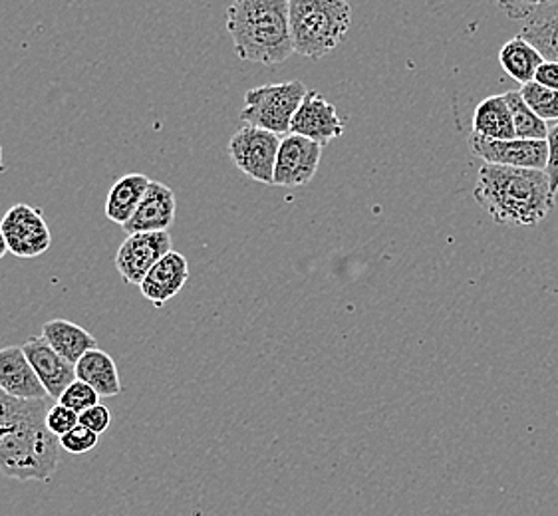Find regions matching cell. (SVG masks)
Listing matches in <instances>:
<instances>
[{"mask_svg": "<svg viewBox=\"0 0 558 516\" xmlns=\"http://www.w3.org/2000/svg\"><path fill=\"white\" fill-rule=\"evenodd\" d=\"M9 253L19 258H36L52 247V233L40 209L26 202L12 205L0 221Z\"/></svg>", "mask_w": 558, "mask_h": 516, "instance_id": "7", "label": "cell"}, {"mask_svg": "<svg viewBox=\"0 0 558 516\" xmlns=\"http://www.w3.org/2000/svg\"><path fill=\"white\" fill-rule=\"evenodd\" d=\"M58 404L64 405L68 409H72L74 414H86L92 407L100 404V395L96 393L94 388H89L88 383L76 380L68 385L66 392L62 393V397L58 400Z\"/></svg>", "mask_w": 558, "mask_h": 516, "instance_id": "24", "label": "cell"}, {"mask_svg": "<svg viewBox=\"0 0 558 516\" xmlns=\"http://www.w3.org/2000/svg\"><path fill=\"white\" fill-rule=\"evenodd\" d=\"M0 392L19 400H48L23 346L0 348Z\"/></svg>", "mask_w": 558, "mask_h": 516, "instance_id": "15", "label": "cell"}, {"mask_svg": "<svg viewBox=\"0 0 558 516\" xmlns=\"http://www.w3.org/2000/svg\"><path fill=\"white\" fill-rule=\"evenodd\" d=\"M352 9L344 0H292L294 52L304 58L328 57L347 38Z\"/></svg>", "mask_w": 558, "mask_h": 516, "instance_id": "4", "label": "cell"}, {"mask_svg": "<svg viewBox=\"0 0 558 516\" xmlns=\"http://www.w3.org/2000/svg\"><path fill=\"white\" fill-rule=\"evenodd\" d=\"M499 62L502 70L521 86H526L535 82L538 67L543 66L545 58L538 54L535 46L529 45L525 38L519 34L511 38L507 45L502 46L499 52Z\"/></svg>", "mask_w": 558, "mask_h": 516, "instance_id": "21", "label": "cell"}, {"mask_svg": "<svg viewBox=\"0 0 558 516\" xmlns=\"http://www.w3.org/2000/svg\"><path fill=\"white\" fill-rule=\"evenodd\" d=\"M473 134L495 142L517 139L513 115L505 96H492L481 101L473 113Z\"/></svg>", "mask_w": 558, "mask_h": 516, "instance_id": "20", "label": "cell"}, {"mask_svg": "<svg viewBox=\"0 0 558 516\" xmlns=\"http://www.w3.org/2000/svg\"><path fill=\"white\" fill-rule=\"evenodd\" d=\"M76 378L88 383L100 397H116L122 393L120 371L112 356L104 349H89L84 358L76 364Z\"/></svg>", "mask_w": 558, "mask_h": 516, "instance_id": "19", "label": "cell"}, {"mask_svg": "<svg viewBox=\"0 0 558 516\" xmlns=\"http://www.w3.org/2000/svg\"><path fill=\"white\" fill-rule=\"evenodd\" d=\"M509 103V110L513 115L514 134L517 139H529V142H547L548 125L526 106L521 91H507L502 94Z\"/></svg>", "mask_w": 558, "mask_h": 516, "instance_id": "22", "label": "cell"}, {"mask_svg": "<svg viewBox=\"0 0 558 516\" xmlns=\"http://www.w3.org/2000/svg\"><path fill=\"white\" fill-rule=\"evenodd\" d=\"M323 159V146L302 135L289 134L280 142L275 183L277 187H302L311 183Z\"/></svg>", "mask_w": 558, "mask_h": 516, "instance_id": "10", "label": "cell"}, {"mask_svg": "<svg viewBox=\"0 0 558 516\" xmlns=\"http://www.w3.org/2000/svg\"><path fill=\"white\" fill-rule=\"evenodd\" d=\"M227 30L243 62L275 67L294 54L287 0H236L227 9Z\"/></svg>", "mask_w": 558, "mask_h": 516, "instance_id": "3", "label": "cell"}, {"mask_svg": "<svg viewBox=\"0 0 558 516\" xmlns=\"http://www.w3.org/2000/svg\"><path fill=\"white\" fill-rule=\"evenodd\" d=\"M98 438L100 435L89 431L88 427L78 426L66 433L64 438H60V447L72 455H84L88 451L96 450Z\"/></svg>", "mask_w": 558, "mask_h": 516, "instance_id": "25", "label": "cell"}, {"mask_svg": "<svg viewBox=\"0 0 558 516\" xmlns=\"http://www.w3.org/2000/svg\"><path fill=\"white\" fill-rule=\"evenodd\" d=\"M80 426V416L74 414L72 409H68L62 404L52 405L48 416H46V427L50 429V433H54L58 439L64 438L72 429Z\"/></svg>", "mask_w": 558, "mask_h": 516, "instance_id": "26", "label": "cell"}, {"mask_svg": "<svg viewBox=\"0 0 558 516\" xmlns=\"http://www.w3.org/2000/svg\"><path fill=\"white\" fill-rule=\"evenodd\" d=\"M521 96L526 106L543 120V122H558V91L548 90L545 86L531 82L521 88Z\"/></svg>", "mask_w": 558, "mask_h": 516, "instance_id": "23", "label": "cell"}, {"mask_svg": "<svg viewBox=\"0 0 558 516\" xmlns=\"http://www.w3.org/2000/svg\"><path fill=\"white\" fill-rule=\"evenodd\" d=\"M470 147L471 153L483 159V163L487 165L547 171V142H529V139L495 142V139H485L481 135L473 134L470 137Z\"/></svg>", "mask_w": 558, "mask_h": 516, "instance_id": "9", "label": "cell"}, {"mask_svg": "<svg viewBox=\"0 0 558 516\" xmlns=\"http://www.w3.org/2000/svg\"><path fill=\"white\" fill-rule=\"evenodd\" d=\"M473 195L502 226H536L557 205L547 171L538 169L483 163Z\"/></svg>", "mask_w": 558, "mask_h": 516, "instance_id": "2", "label": "cell"}, {"mask_svg": "<svg viewBox=\"0 0 558 516\" xmlns=\"http://www.w3.org/2000/svg\"><path fill=\"white\" fill-rule=\"evenodd\" d=\"M187 281H190L187 258L178 250H171L147 272L146 279L140 284V292L156 308H161L183 291Z\"/></svg>", "mask_w": 558, "mask_h": 516, "instance_id": "14", "label": "cell"}, {"mask_svg": "<svg viewBox=\"0 0 558 516\" xmlns=\"http://www.w3.org/2000/svg\"><path fill=\"white\" fill-rule=\"evenodd\" d=\"M178 201L175 193L166 183L151 181L144 199L140 202L134 217L122 226L125 235L137 233H163L175 221Z\"/></svg>", "mask_w": 558, "mask_h": 516, "instance_id": "12", "label": "cell"}, {"mask_svg": "<svg viewBox=\"0 0 558 516\" xmlns=\"http://www.w3.org/2000/svg\"><path fill=\"white\" fill-rule=\"evenodd\" d=\"M7 253H9V247H7V241H4V235H2V231H0V260L7 257Z\"/></svg>", "mask_w": 558, "mask_h": 516, "instance_id": "31", "label": "cell"}, {"mask_svg": "<svg viewBox=\"0 0 558 516\" xmlns=\"http://www.w3.org/2000/svg\"><path fill=\"white\" fill-rule=\"evenodd\" d=\"M171 250H173V238L168 231L128 235L122 247L116 253V269L125 284L140 286L146 279L147 272Z\"/></svg>", "mask_w": 558, "mask_h": 516, "instance_id": "8", "label": "cell"}, {"mask_svg": "<svg viewBox=\"0 0 558 516\" xmlns=\"http://www.w3.org/2000/svg\"><path fill=\"white\" fill-rule=\"evenodd\" d=\"M306 94L308 90L301 79L253 88L245 94L241 122L270 134L289 135L294 113L299 112Z\"/></svg>", "mask_w": 558, "mask_h": 516, "instance_id": "5", "label": "cell"}, {"mask_svg": "<svg viewBox=\"0 0 558 516\" xmlns=\"http://www.w3.org/2000/svg\"><path fill=\"white\" fill-rule=\"evenodd\" d=\"M151 180L144 173H128L113 183L106 199V217L123 226L134 217Z\"/></svg>", "mask_w": 558, "mask_h": 516, "instance_id": "18", "label": "cell"}, {"mask_svg": "<svg viewBox=\"0 0 558 516\" xmlns=\"http://www.w3.org/2000/svg\"><path fill=\"white\" fill-rule=\"evenodd\" d=\"M502 11L509 14V19H523L526 21L536 9V2H511V4H501Z\"/></svg>", "mask_w": 558, "mask_h": 516, "instance_id": "30", "label": "cell"}, {"mask_svg": "<svg viewBox=\"0 0 558 516\" xmlns=\"http://www.w3.org/2000/svg\"><path fill=\"white\" fill-rule=\"evenodd\" d=\"M48 400H19L0 392V472L7 479L48 483L54 477L62 447L46 427L52 407Z\"/></svg>", "mask_w": 558, "mask_h": 516, "instance_id": "1", "label": "cell"}, {"mask_svg": "<svg viewBox=\"0 0 558 516\" xmlns=\"http://www.w3.org/2000/svg\"><path fill=\"white\" fill-rule=\"evenodd\" d=\"M43 337L50 348L57 349L62 358H66L74 366L88 354L89 349L98 348L96 337L92 336L86 328L74 324L66 318L48 320L43 325Z\"/></svg>", "mask_w": 558, "mask_h": 516, "instance_id": "16", "label": "cell"}, {"mask_svg": "<svg viewBox=\"0 0 558 516\" xmlns=\"http://www.w3.org/2000/svg\"><path fill=\"white\" fill-rule=\"evenodd\" d=\"M7 171V165H4V156H2V146H0V175Z\"/></svg>", "mask_w": 558, "mask_h": 516, "instance_id": "32", "label": "cell"}, {"mask_svg": "<svg viewBox=\"0 0 558 516\" xmlns=\"http://www.w3.org/2000/svg\"><path fill=\"white\" fill-rule=\"evenodd\" d=\"M291 134L302 135L324 147L344 134V122L330 101L324 100L318 91L311 90L304 96L299 112L294 113Z\"/></svg>", "mask_w": 558, "mask_h": 516, "instance_id": "11", "label": "cell"}, {"mask_svg": "<svg viewBox=\"0 0 558 516\" xmlns=\"http://www.w3.org/2000/svg\"><path fill=\"white\" fill-rule=\"evenodd\" d=\"M26 358L36 371L38 380L45 385L48 397L60 400L70 383L76 382V366L62 358L57 349L46 344L45 337H31L23 346Z\"/></svg>", "mask_w": 558, "mask_h": 516, "instance_id": "13", "label": "cell"}, {"mask_svg": "<svg viewBox=\"0 0 558 516\" xmlns=\"http://www.w3.org/2000/svg\"><path fill=\"white\" fill-rule=\"evenodd\" d=\"M521 36L535 46L545 62H558V2H536Z\"/></svg>", "mask_w": 558, "mask_h": 516, "instance_id": "17", "label": "cell"}, {"mask_svg": "<svg viewBox=\"0 0 558 516\" xmlns=\"http://www.w3.org/2000/svg\"><path fill=\"white\" fill-rule=\"evenodd\" d=\"M280 142V135L253 125H243L229 142V156L251 180L272 185Z\"/></svg>", "mask_w": 558, "mask_h": 516, "instance_id": "6", "label": "cell"}, {"mask_svg": "<svg viewBox=\"0 0 558 516\" xmlns=\"http://www.w3.org/2000/svg\"><path fill=\"white\" fill-rule=\"evenodd\" d=\"M535 82L548 90L558 91V62H543L536 72Z\"/></svg>", "mask_w": 558, "mask_h": 516, "instance_id": "29", "label": "cell"}, {"mask_svg": "<svg viewBox=\"0 0 558 516\" xmlns=\"http://www.w3.org/2000/svg\"><path fill=\"white\" fill-rule=\"evenodd\" d=\"M547 146L548 181H550V189H553V195H555V199H558V122L557 124L553 125V127H548Z\"/></svg>", "mask_w": 558, "mask_h": 516, "instance_id": "28", "label": "cell"}, {"mask_svg": "<svg viewBox=\"0 0 558 516\" xmlns=\"http://www.w3.org/2000/svg\"><path fill=\"white\" fill-rule=\"evenodd\" d=\"M110 423H112V414L106 405L98 404L80 416V426L88 427L89 431H94L96 435L108 431Z\"/></svg>", "mask_w": 558, "mask_h": 516, "instance_id": "27", "label": "cell"}]
</instances>
